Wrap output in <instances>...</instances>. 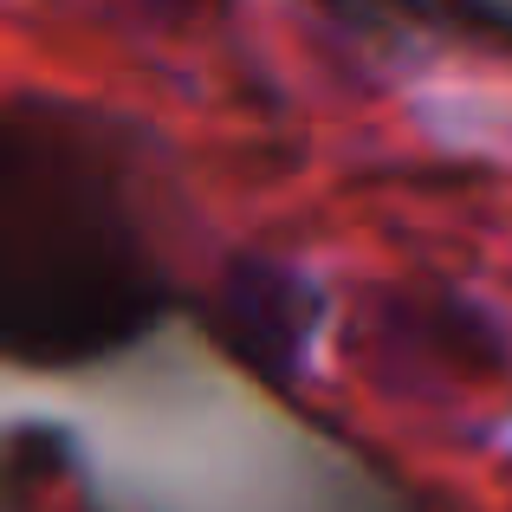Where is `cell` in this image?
<instances>
[{"label": "cell", "mask_w": 512, "mask_h": 512, "mask_svg": "<svg viewBox=\"0 0 512 512\" xmlns=\"http://www.w3.org/2000/svg\"><path fill=\"white\" fill-rule=\"evenodd\" d=\"M163 312L124 163L104 124L20 98L0 124V344L13 363L65 370L130 344Z\"/></svg>", "instance_id": "cell-1"}, {"label": "cell", "mask_w": 512, "mask_h": 512, "mask_svg": "<svg viewBox=\"0 0 512 512\" xmlns=\"http://www.w3.org/2000/svg\"><path fill=\"white\" fill-rule=\"evenodd\" d=\"M350 350L357 370H370L396 396H441L500 370V331L474 305L441 292H376L370 305H357Z\"/></svg>", "instance_id": "cell-2"}, {"label": "cell", "mask_w": 512, "mask_h": 512, "mask_svg": "<svg viewBox=\"0 0 512 512\" xmlns=\"http://www.w3.org/2000/svg\"><path fill=\"white\" fill-rule=\"evenodd\" d=\"M201 318L240 370H253L260 383H292L305 357V331H312V292L273 253H234L214 273Z\"/></svg>", "instance_id": "cell-3"}]
</instances>
